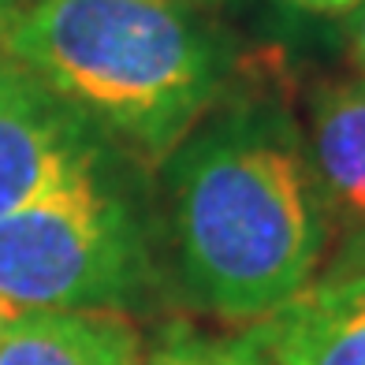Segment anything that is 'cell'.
Instances as JSON below:
<instances>
[{
    "label": "cell",
    "mask_w": 365,
    "mask_h": 365,
    "mask_svg": "<svg viewBox=\"0 0 365 365\" xmlns=\"http://www.w3.org/2000/svg\"><path fill=\"white\" fill-rule=\"evenodd\" d=\"M175 4H190V8H212V4H220V0H175Z\"/></svg>",
    "instance_id": "cell-12"
},
{
    "label": "cell",
    "mask_w": 365,
    "mask_h": 365,
    "mask_svg": "<svg viewBox=\"0 0 365 365\" xmlns=\"http://www.w3.org/2000/svg\"><path fill=\"white\" fill-rule=\"evenodd\" d=\"M346 45H351L354 68L365 78V0H358V4L346 11Z\"/></svg>",
    "instance_id": "cell-9"
},
{
    "label": "cell",
    "mask_w": 365,
    "mask_h": 365,
    "mask_svg": "<svg viewBox=\"0 0 365 365\" xmlns=\"http://www.w3.org/2000/svg\"><path fill=\"white\" fill-rule=\"evenodd\" d=\"M279 4L302 8V11H317V15H346L358 0H279Z\"/></svg>",
    "instance_id": "cell-10"
},
{
    "label": "cell",
    "mask_w": 365,
    "mask_h": 365,
    "mask_svg": "<svg viewBox=\"0 0 365 365\" xmlns=\"http://www.w3.org/2000/svg\"><path fill=\"white\" fill-rule=\"evenodd\" d=\"M336 257H365V78L328 82L313 93L306 130Z\"/></svg>",
    "instance_id": "cell-6"
},
{
    "label": "cell",
    "mask_w": 365,
    "mask_h": 365,
    "mask_svg": "<svg viewBox=\"0 0 365 365\" xmlns=\"http://www.w3.org/2000/svg\"><path fill=\"white\" fill-rule=\"evenodd\" d=\"M142 365H279L261 328L250 324L235 336H179L160 351L145 354Z\"/></svg>",
    "instance_id": "cell-8"
},
{
    "label": "cell",
    "mask_w": 365,
    "mask_h": 365,
    "mask_svg": "<svg viewBox=\"0 0 365 365\" xmlns=\"http://www.w3.org/2000/svg\"><path fill=\"white\" fill-rule=\"evenodd\" d=\"M105 157V138L23 63L0 56V217Z\"/></svg>",
    "instance_id": "cell-4"
},
{
    "label": "cell",
    "mask_w": 365,
    "mask_h": 365,
    "mask_svg": "<svg viewBox=\"0 0 365 365\" xmlns=\"http://www.w3.org/2000/svg\"><path fill=\"white\" fill-rule=\"evenodd\" d=\"M142 358L127 313L45 309L0 321V365H142Z\"/></svg>",
    "instance_id": "cell-7"
},
{
    "label": "cell",
    "mask_w": 365,
    "mask_h": 365,
    "mask_svg": "<svg viewBox=\"0 0 365 365\" xmlns=\"http://www.w3.org/2000/svg\"><path fill=\"white\" fill-rule=\"evenodd\" d=\"M23 4H26V0H0V23H4L11 11H19Z\"/></svg>",
    "instance_id": "cell-11"
},
{
    "label": "cell",
    "mask_w": 365,
    "mask_h": 365,
    "mask_svg": "<svg viewBox=\"0 0 365 365\" xmlns=\"http://www.w3.org/2000/svg\"><path fill=\"white\" fill-rule=\"evenodd\" d=\"M0 56L149 164L220 105L231 71L224 34L175 0H26L0 23Z\"/></svg>",
    "instance_id": "cell-2"
},
{
    "label": "cell",
    "mask_w": 365,
    "mask_h": 365,
    "mask_svg": "<svg viewBox=\"0 0 365 365\" xmlns=\"http://www.w3.org/2000/svg\"><path fill=\"white\" fill-rule=\"evenodd\" d=\"M164 172L179 287L197 309L261 324L324 272L328 212L306 130L279 101L212 108Z\"/></svg>",
    "instance_id": "cell-1"
},
{
    "label": "cell",
    "mask_w": 365,
    "mask_h": 365,
    "mask_svg": "<svg viewBox=\"0 0 365 365\" xmlns=\"http://www.w3.org/2000/svg\"><path fill=\"white\" fill-rule=\"evenodd\" d=\"M149 284V231L105 157L0 217V321L45 309L127 313Z\"/></svg>",
    "instance_id": "cell-3"
},
{
    "label": "cell",
    "mask_w": 365,
    "mask_h": 365,
    "mask_svg": "<svg viewBox=\"0 0 365 365\" xmlns=\"http://www.w3.org/2000/svg\"><path fill=\"white\" fill-rule=\"evenodd\" d=\"M257 328L279 365H365V257H331Z\"/></svg>",
    "instance_id": "cell-5"
}]
</instances>
